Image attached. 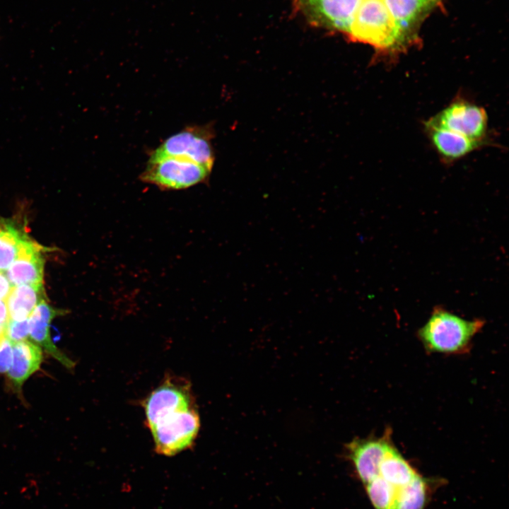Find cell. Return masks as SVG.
I'll use <instances>...</instances> for the list:
<instances>
[{"instance_id":"3","label":"cell","mask_w":509,"mask_h":509,"mask_svg":"<svg viewBox=\"0 0 509 509\" xmlns=\"http://www.w3.org/2000/svg\"><path fill=\"white\" fill-rule=\"evenodd\" d=\"M211 170L188 160L172 156L151 158L141 180L163 189H186L206 180Z\"/></svg>"},{"instance_id":"18","label":"cell","mask_w":509,"mask_h":509,"mask_svg":"<svg viewBox=\"0 0 509 509\" xmlns=\"http://www.w3.org/2000/svg\"><path fill=\"white\" fill-rule=\"evenodd\" d=\"M364 486L374 509H394L398 488L379 476Z\"/></svg>"},{"instance_id":"10","label":"cell","mask_w":509,"mask_h":509,"mask_svg":"<svg viewBox=\"0 0 509 509\" xmlns=\"http://www.w3.org/2000/svg\"><path fill=\"white\" fill-rule=\"evenodd\" d=\"M57 315V311L45 300L40 302L28 318V339L44 349L63 365L71 368L74 366V362L54 345L50 337L51 322Z\"/></svg>"},{"instance_id":"9","label":"cell","mask_w":509,"mask_h":509,"mask_svg":"<svg viewBox=\"0 0 509 509\" xmlns=\"http://www.w3.org/2000/svg\"><path fill=\"white\" fill-rule=\"evenodd\" d=\"M42 249L28 236L23 240L16 258L4 272L13 286L42 285L45 265Z\"/></svg>"},{"instance_id":"12","label":"cell","mask_w":509,"mask_h":509,"mask_svg":"<svg viewBox=\"0 0 509 509\" xmlns=\"http://www.w3.org/2000/svg\"><path fill=\"white\" fill-rule=\"evenodd\" d=\"M43 358L42 349L29 340L13 343V358L7 373L13 385L21 389L39 370Z\"/></svg>"},{"instance_id":"6","label":"cell","mask_w":509,"mask_h":509,"mask_svg":"<svg viewBox=\"0 0 509 509\" xmlns=\"http://www.w3.org/2000/svg\"><path fill=\"white\" fill-rule=\"evenodd\" d=\"M488 117L486 110L464 99H457L425 124L455 131L471 139L485 141Z\"/></svg>"},{"instance_id":"8","label":"cell","mask_w":509,"mask_h":509,"mask_svg":"<svg viewBox=\"0 0 509 509\" xmlns=\"http://www.w3.org/2000/svg\"><path fill=\"white\" fill-rule=\"evenodd\" d=\"M392 442L391 429L387 428L380 437L355 438L345 445V457L363 485L378 476L379 464Z\"/></svg>"},{"instance_id":"16","label":"cell","mask_w":509,"mask_h":509,"mask_svg":"<svg viewBox=\"0 0 509 509\" xmlns=\"http://www.w3.org/2000/svg\"><path fill=\"white\" fill-rule=\"evenodd\" d=\"M437 481L419 474L397 490L394 509H424Z\"/></svg>"},{"instance_id":"1","label":"cell","mask_w":509,"mask_h":509,"mask_svg":"<svg viewBox=\"0 0 509 509\" xmlns=\"http://www.w3.org/2000/svg\"><path fill=\"white\" fill-rule=\"evenodd\" d=\"M484 324L485 321L481 319L466 320L436 306L419 329L418 336L429 353L464 354L469 352L472 339Z\"/></svg>"},{"instance_id":"14","label":"cell","mask_w":509,"mask_h":509,"mask_svg":"<svg viewBox=\"0 0 509 509\" xmlns=\"http://www.w3.org/2000/svg\"><path fill=\"white\" fill-rule=\"evenodd\" d=\"M440 0H383L392 18L409 40L413 25Z\"/></svg>"},{"instance_id":"19","label":"cell","mask_w":509,"mask_h":509,"mask_svg":"<svg viewBox=\"0 0 509 509\" xmlns=\"http://www.w3.org/2000/svg\"><path fill=\"white\" fill-rule=\"evenodd\" d=\"M5 335L13 343L28 340V319L23 321L9 320Z\"/></svg>"},{"instance_id":"7","label":"cell","mask_w":509,"mask_h":509,"mask_svg":"<svg viewBox=\"0 0 509 509\" xmlns=\"http://www.w3.org/2000/svg\"><path fill=\"white\" fill-rule=\"evenodd\" d=\"M143 406L151 428L168 416L195 406L190 384L184 379L168 378L148 394Z\"/></svg>"},{"instance_id":"17","label":"cell","mask_w":509,"mask_h":509,"mask_svg":"<svg viewBox=\"0 0 509 509\" xmlns=\"http://www.w3.org/2000/svg\"><path fill=\"white\" fill-rule=\"evenodd\" d=\"M26 237L11 221L0 220V271H5L15 260Z\"/></svg>"},{"instance_id":"13","label":"cell","mask_w":509,"mask_h":509,"mask_svg":"<svg viewBox=\"0 0 509 509\" xmlns=\"http://www.w3.org/2000/svg\"><path fill=\"white\" fill-rule=\"evenodd\" d=\"M419 473L403 457L393 441L388 445L379 464L378 476L396 488L416 478Z\"/></svg>"},{"instance_id":"4","label":"cell","mask_w":509,"mask_h":509,"mask_svg":"<svg viewBox=\"0 0 509 509\" xmlns=\"http://www.w3.org/2000/svg\"><path fill=\"white\" fill-rule=\"evenodd\" d=\"M212 129L207 126H191L166 139L151 158L172 156L190 160L211 170L215 157L211 144Z\"/></svg>"},{"instance_id":"20","label":"cell","mask_w":509,"mask_h":509,"mask_svg":"<svg viewBox=\"0 0 509 509\" xmlns=\"http://www.w3.org/2000/svg\"><path fill=\"white\" fill-rule=\"evenodd\" d=\"M13 358V342L5 335L0 339V373H8Z\"/></svg>"},{"instance_id":"5","label":"cell","mask_w":509,"mask_h":509,"mask_svg":"<svg viewBox=\"0 0 509 509\" xmlns=\"http://www.w3.org/2000/svg\"><path fill=\"white\" fill-rule=\"evenodd\" d=\"M200 427L195 406L165 417L150 428L156 452L175 455L192 445Z\"/></svg>"},{"instance_id":"11","label":"cell","mask_w":509,"mask_h":509,"mask_svg":"<svg viewBox=\"0 0 509 509\" xmlns=\"http://www.w3.org/2000/svg\"><path fill=\"white\" fill-rule=\"evenodd\" d=\"M430 141L440 157L447 163L462 158L484 145L446 129L425 124Z\"/></svg>"},{"instance_id":"21","label":"cell","mask_w":509,"mask_h":509,"mask_svg":"<svg viewBox=\"0 0 509 509\" xmlns=\"http://www.w3.org/2000/svg\"><path fill=\"white\" fill-rule=\"evenodd\" d=\"M12 287L4 272L0 271V300H6Z\"/></svg>"},{"instance_id":"15","label":"cell","mask_w":509,"mask_h":509,"mask_svg":"<svg viewBox=\"0 0 509 509\" xmlns=\"http://www.w3.org/2000/svg\"><path fill=\"white\" fill-rule=\"evenodd\" d=\"M42 285L13 286L6 300L9 320L23 321L29 318L35 308L44 300Z\"/></svg>"},{"instance_id":"2","label":"cell","mask_w":509,"mask_h":509,"mask_svg":"<svg viewBox=\"0 0 509 509\" xmlns=\"http://www.w3.org/2000/svg\"><path fill=\"white\" fill-rule=\"evenodd\" d=\"M345 35L384 53L400 50L409 41L383 0H363Z\"/></svg>"}]
</instances>
